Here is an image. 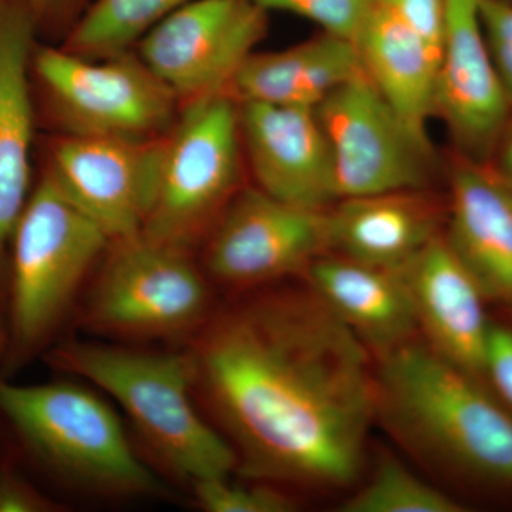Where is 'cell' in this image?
Masks as SVG:
<instances>
[{
  "label": "cell",
  "mask_w": 512,
  "mask_h": 512,
  "mask_svg": "<svg viewBox=\"0 0 512 512\" xmlns=\"http://www.w3.org/2000/svg\"><path fill=\"white\" fill-rule=\"evenodd\" d=\"M194 394L245 480L350 490L376 423L375 360L306 288H265L215 306L184 343Z\"/></svg>",
  "instance_id": "6da1fadb"
},
{
  "label": "cell",
  "mask_w": 512,
  "mask_h": 512,
  "mask_svg": "<svg viewBox=\"0 0 512 512\" xmlns=\"http://www.w3.org/2000/svg\"><path fill=\"white\" fill-rule=\"evenodd\" d=\"M376 421L434 474L512 490V414L421 336L373 356Z\"/></svg>",
  "instance_id": "7a4b0ae2"
},
{
  "label": "cell",
  "mask_w": 512,
  "mask_h": 512,
  "mask_svg": "<svg viewBox=\"0 0 512 512\" xmlns=\"http://www.w3.org/2000/svg\"><path fill=\"white\" fill-rule=\"evenodd\" d=\"M53 369L120 404L148 456L191 485L237 473L235 451L202 414L187 349L157 352L106 340H66L45 353Z\"/></svg>",
  "instance_id": "3957f363"
},
{
  "label": "cell",
  "mask_w": 512,
  "mask_h": 512,
  "mask_svg": "<svg viewBox=\"0 0 512 512\" xmlns=\"http://www.w3.org/2000/svg\"><path fill=\"white\" fill-rule=\"evenodd\" d=\"M0 416L53 476L103 500L168 498L107 400L79 383L16 384L0 377Z\"/></svg>",
  "instance_id": "277c9868"
},
{
  "label": "cell",
  "mask_w": 512,
  "mask_h": 512,
  "mask_svg": "<svg viewBox=\"0 0 512 512\" xmlns=\"http://www.w3.org/2000/svg\"><path fill=\"white\" fill-rule=\"evenodd\" d=\"M111 239L45 173L12 239L3 375L45 355Z\"/></svg>",
  "instance_id": "5b68a950"
},
{
  "label": "cell",
  "mask_w": 512,
  "mask_h": 512,
  "mask_svg": "<svg viewBox=\"0 0 512 512\" xmlns=\"http://www.w3.org/2000/svg\"><path fill=\"white\" fill-rule=\"evenodd\" d=\"M212 289L190 252L141 232L114 239L77 305V326L124 345L185 343L214 312Z\"/></svg>",
  "instance_id": "8992f818"
},
{
  "label": "cell",
  "mask_w": 512,
  "mask_h": 512,
  "mask_svg": "<svg viewBox=\"0 0 512 512\" xmlns=\"http://www.w3.org/2000/svg\"><path fill=\"white\" fill-rule=\"evenodd\" d=\"M241 150L237 101L224 93L187 104L164 137L156 198L141 234L192 254L239 191Z\"/></svg>",
  "instance_id": "52a82bcc"
},
{
  "label": "cell",
  "mask_w": 512,
  "mask_h": 512,
  "mask_svg": "<svg viewBox=\"0 0 512 512\" xmlns=\"http://www.w3.org/2000/svg\"><path fill=\"white\" fill-rule=\"evenodd\" d=\"M32 67L67 134L154 138L173 126L180 101L130 50L93 59L43 47Z\"/></svg>",
  "instance_id": "ba28073f"
},
{
  "label": "cell",
  "mask_w": 512,
  "mask_h": 512,
  "mask_svg": "<svg viewBox=\"0 0 512 512\" xmlns=\"http://www.w3.org/2000/svg\"><path fill=\"white\" fill-rule=\"evenodd\" d=\"M328 210L288 204L259 188L239 190L205 238L202 271L232 295L303 276L330 252Z\"/></svg>",
  "instance_id": "9c48e42d"
},
{
  "label": "cell",
  "mask_w": 512,
  "mask_h": 512,
  "mask_svg": "<svg viewBox=\"0 0 512 512\" xmlns=\"http://www.w3.org/2000/svg\"><path fill=\"white\" fill-rule=\"evenodd\" d=\"M316 111L332 151L339 200L426 190L434 171L430 138L397 114L365 72L329 94Z\"/></svg>",
  "instance_id": "30bf717a"
},
{
  "label": "cell",
  "mask_w": 512,
  "mask_h": 512,
  "mask_svg": "<svg viewBox=\"0 0 512 512\" xmlns=\"http://www.w3.org/2000/svg\"><path fill=\"white\" fill-rule=\"evenodd\" d=\"M268 15L251 0H191L137 43L138 56L178 101L227 94L264 39Z\"/></svg>",
  "instance_id": "8fae6325"
},
{
  "label": "cell",
  "mask_w": 512,
  "mask_h": 512,
  "mask_svg": "<svg viewBox=\"0 0 512 512\" xmlns=\"http://www.w3.org/2000/svg\"><path fill=\"white\" fill-rule=\"evenodd\" d=\"M164 137L67 134L50 151L46 174L107 237L143 231L156 198Z\"/></svg>",
  "instance_id": "7c38bea8"
},
{
  "label": "cell",
  "mask_w": 512,
  "mask_h": 512,
  "mask_svg": "<svg viewBox=\"0 0 512 512\" xmlns=\"http://www.w3.org/2000/svg\"><path fill=\"white\" fill-rule=\"evenodd\" d=\"M512 113L481 25L478 0H447L436 73V116L460 156L488 163Z\"/></svg>",
  "instance_id": "4fadbf2b"
},
{
  "label": "cell",
  "mask_w": 512,
  "mask_h": 512,
  "mask_svg": "<svg viewBox=\"0 0 512 512\" xmlns=\"http://www.w3.org/2000/svg\"><path fill=\"white\" fill-rule=\"evenodd\" d=\"M238 107L256 188L309 210H328L339 200L332 151L316 109L254 101Z\"/></svg>",
  "instance_id": "5bb4252c"
},
{
  "label": "cell",
  "mask_w": 512,
  "mask_h": 512,
  "mask_svg": "<svg viewBox=\"0 0 512 512\" xmlns=\"http://www.w3.org/2000/svg\"><path fill=\"white\" fill-rule=\"evenodd\" d=\"M36 35L29 2L19 0L0 22V356L6 345L10 247L32 194L35 117L29 72Z\"/></svg>",
  "instance_id": "9a60e30c"
},
{
  "label": "cell",
  "mask_w": 512,
  "mask_h": 512,
  "mask_svg": "<svg viewBox=\"0 0 512 512\" xmlns=\"http://www.w3.org/2000/svg\"><path fill=\"white\" fill-rule=\"evenodd\" d=\"M399 269L412 296L421 338L446 359L484 377L491 328L484 308L487 296L444 234Z\"/></svg>",
  "instance_id": "2e32d148"
},
{
  "label": "cell",
  "mask_w": 512,
  "mask_h": 512,
  "mask_svg": "<svg viewBox=\"0 0 512 512\" xmlns=\"http://www.w3.org/2000/svg\"><path fill=\"white\" fill-rule=\"evenodd\" d=\"M444 237L487 298L512 301V188L490 164L458 157Z\"/></svg>",
  "instance_id": "e0dca14e"
},
{
  "label": "cell",
  "mask_w": 512,
  "mask_h": 512,
  "mask_svg": "<svg viewBox=\"0 0 512 512\" xmlns=\"http://www.w3.org/2000/svg\"><path fill=\"white\" fill-rule=\"evenodd\" d=\"M303 276L373 356L419 338L412 296L400 269L328 252L315 259Z\"/></svg>",
  "instance_id": "ac0fdd59"
},
{
  "label": "cell",
  "mask_w": 512,
  "mask_h": 512,
  "mask_svg": "<svg viewBox=\"0 0 512 512\" xmlns=\"http://www.w3.org/2000/svg\"><path fill=\"white\" fill-rule=\"evenodd\" d=\"M443 210L426 190L342 198L328 210L330 252L399 269L439 237Z\"/></svg>",
  "instance_id": "d6986e66"
},
{
  "label": "cell",
  "mask_w": 512,
  "mask_h": 512,
  "mask_svg": "<svg viewBox=\"0 0 512 512\" xmlns=\"http://www.w3.org/2000/svg\"><path fill=\"white\" fill-rule=\"evenodd\" d=\"M363 73L355 43L322 32L278 52L252 53L227 94L237 103L316 109L329 94Z\"/></svg>",
  "instance_id": "ffe728a7"
},
{
  "label": "cell",
  "mask_w": 512,
  "mask_h": 512,
  "mask_svg": "<svg viewBox=\"0 0 512 512\" xmlns=\"http://www.w3.org/2000/svg\"><path fill=\"white\" fill-rule=\"evenodd\" d=\"M355 45L363 72L420 136L436 116L439 57L379 0Z\"/></svg>",
  "instance_id": "44dd1931"
},
{
  "label": "cell",
  "mask_w": 512,
  "mask_h": 512,
  "mask_svg": "<svg viewBox=\"0 0 512 512\" xmlns=\"http://www.w3.org/2000/svg\"><path fill=\"white\" fill-rule=\"evenodd\" d=\"M191 0H90L67 30L64 49L84 57L127 52Z\"/></svg>",
  "instance_id": "7402d4cb"
},
{
  "label": "cell",
  "mask_w": 512,
  "mask_h": 512,
  "mask_svg": "<svg viewBox=\"0 0 512 512\" xmlns=\"http://www.w3.org/2000/svg\"><path fill=\"white\" fill-rule=\"evenodd\" d=\"M466 505L413 473L390 451L377 453L365 483L340 505L342 512H463Z\"/></svg>",
  "instance_id": "603a6c76"
},
{
  "label": "cell",
  "mask_w": 512,
  "mask_h": 512,
  "mask_svg": "<svg viewBox=\"0 0 512 512\" xmlns=\"http://www.w3.org/2000/svg\"><path fill=\"white\" fill-rule=\"evenodd\" d=\"M238 484L231 477L198 481L191 485L192 497L207 512H292L301 504L293 491L281 485L248 480Z\"/></svg>",
  "instance_id": "cb8c5ba5"
},
{
  "label": "cell",
  "mask_w": 512,
  "mask_h": 512,
  "mask_svg": "<svg viewBox=\"0 0 512 512\" xmlns=\"http://www.w3.org/2000/svg\"><path fill=\"white\" fill-rule=\"evenodd\" d=\"M266 12H286L316 23L322 32L355 43L379 0H251Z\"/></svg>",
  "instance_id": "d4e9b609"
},
{
  "label": "cell",
  "mask_w": 512,
  "mask_h": 512,
  "mask_svg": "<svg viewBox=\"0 0 512 512\" xmlns=\"http://www.w3.org/2000/svg\"><path fill=\"white\" fill-rule=\"evenodd\" d=\"M478 10L495 69L512 104V0H478Z\"/></svg>",
  "instance_id": "484cf974"
},
{
  "label": "cell",
  "mask_w": 512,
  "mask_h": 512,
  "mask_svg": "<svg viewBox=\"0 0 512 512\" xmlns=\"http://www.w3.org/2000/svg\"><path fill=\"white\" fill-rule=\"evenodd\" d=\"M66 504L43 493L10 461L0 457V512H63Z\"/></svg>",
  "instance_id": "4316f807"
},
{
  "label": "cell",
  "mask_w": 512,
  "mask_h": 512,
  "mask_svg": "<svg viewBox=\"0 0 512 512\" xmlns=\"http://www.w3.org/2000/svg\"><path fill=\"white\" fill-rule=\"evenodd\" d=\"M382 3L440 57L447 0H382Z\"/></svg>",
  "instance_id": "83f0119b"
},
{
  "label": "cell",
  "mask_w": 512,
  "mask_h": 512,
  "mask_svg": "<svg viewBox=\"0 0 512 512\" xmlns=\"http://www.w3.org/2000/svg\"><path fill=\"white\" fill-rule=\"evenodd\" d=\"M484 377L512 409V329L491 323L485 349Z\"/></svg>",
  "instance_id": "f1b7e54d"
},
{
  "label": "cell",
  "mask_w": 512,
  "mask_h": 512,
  "mask_svg": "<svg viewBox=\"0 0 512 512\" xmlns=\"http://www.w3.org/2000/svg\"><path fill=\"white\" fill-rule=\"evenodd\" d=\"M37 33L66 32L90 0H28Z\"/></svg>",
  "instance_id": "f546056e"
},
{
  "label": "cell",
  "mask_w": 512,
  "mask_h": 512,
  "mask_svg": "<svg viewBox=\"0 0 512 512\" xmlns=\"http://www.w3.org/2000/svg\"><path fill=\"white\" fill-rule=\"evenodd\" d=\"M493 157L494 164H491V168L508 187L512 188V113L504 128L503 136L498 141Z\"/></svg>",
  "instance_id": "4dcf8cb0"
},
{
  "label": "cell",
  "mask_w": 512,
  "mask_h": 512,
  "mask_svg": "<svg viewBox=\"0 0 512 512\" xmlns=\"http://www.w3.org/2000/svg\"><path fill=\"white\" fill-rule=\"evenodd\" d=\"M18 2L19 0H0V22L5 18L6 13H8L9 10Z\"/></svg>",
  "instance_id": "1f68e13d"
}]
</instances>
